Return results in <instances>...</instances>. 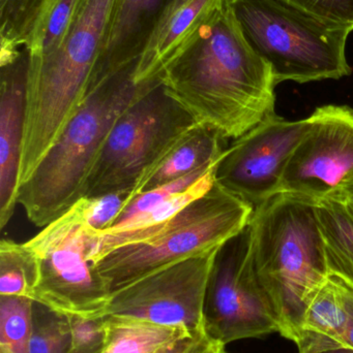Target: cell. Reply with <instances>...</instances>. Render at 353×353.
Listing matches in <instances>:
<instances>
[{
	"mask_svg": "<svg viewBox=\"0 0 353 353\" xmlns=\"http://www.w3.org/2000/svg\"><path fill=\"white\" fill-rule=\"evenodd\" d=\"M160 82L198 125L225 141L277 115L273 72L245 37L230 0H219Z\"/></svg>",
	"mask_w": 353,
	"mask_h": 353,
	"instance_id": "obj_1",
	"label": "cell"
},
{
	"mask_svg": "<svg viewBox=\"0 0 353 353\" xmlns=\"http://www.w3.org/2000/svg\"><path fill=\"white\" fill-rule=\"evenodd\" d=\"M120 0H80L61 45L27 59L26 117L19 187L28 180L88 94Z\"/></svg>",
	"mask_w": 353,
	"mask_h": 353,
	"instance_id": "obj_2",
	"label": "cell"
},
{
	"mask_svg": "<svg viewBox=\"0 0 353 353\" xmlns=\"http://www.w3.org/2000/svg\"><path fill=\"white\" fill-rule=\"evenodd\" d=\"M317 201L279 192L253 212L251 259L283 337L296 342L305 313L330 278Z\"/></svg>",
	"mask_w": 353,
	"mask_h": 353,
	"instance_id": "obj_3",
	"label": "cell"
},
{
	"mask_svg": "<svg viewBox=\"0 0 353 353\" xmlns=\"http://www.w3.org/2000/svg\"><path fill=\"white\" fill-rule=\"evenodd\" d=\"M133 64L91 87L53 146L19 188L18 203L37 228H45L82 199L89 173L120 116L160 84H138L133 78Z\"/></svg>",
	"mask_w": 353,
	"mask_h": 353,
	"instance_id": "obj_4",
	"label": "cell"
},
{
	"mask_svg": "<svg viewBox=\"0 0 353 353\" xmlns=\"http://www.w3.org/2000/svg\"><path fill=\"white\" fill-rule=\"evenodd\" d=\"M242 33L269 64L276 83L338 80L352 70L346 43L352 29L281 0H230Z\"/></svg>",
	"mask_w": 353,
	"mask_h": 353,
	"instance_id": "obj_5",
	"label": "cell"
},
{
	"mask_svg": "<svg viewBox=\"0 0 353 353\" xmlns=\"http://www.w3.org/2000/svg\"><path fill=\"white\" fill-rule=\"evenodd\" d=\"M253 208L215 182L149 240L120 247L95 263L110 294L166 268L220 248L242 232Z\"/></svg>",
	"mask_w": 353,
	"mask_h": 353,
	"instance_id": "obj_6",
	"label": "cell"
},
{
	"mask_svg": "<svg viewBox=\"0 0 353 353\" xmlns=\"http://www.w3.org/2000/svg\"><path fill=\"white\" fill-rule=\"evenodd\" d=\"M197 125L160 83L120 116L89 173L83 197L133 191Z\"/></svg>",
	"mask_w": 353,
	"mask_h": 353,
	"instance_id": "obj_7",
	"label": "cell"
},
{
	"mask_svg": "<svg viewBox=\"0 0 353 353\" xmlns=\"http://www.w3.org/2000/svg\"><path fill=\"white\" fill-rule=\"evenodd\" d=\"M25 245L39 267L35 302L68 317L107 316L111 294L89 259L93 240L82 199Z\"/></svg>",
	"mask_w": 353,
	"mask_h": 353,
	"instance_id": "obj_8",
	"label": "cell"
},
{
	"mask_svg": "<svg viewBox=\"0 0 353 353\" xmlns=\"http://www.w3.org/2000/svg\"><path fill=\"white\" fill-rule=\"evenodd\" d=\"M203 327L221 345L279 332L271 302L251 259V228L224 243L207 282Z\"/></svg>",
	"mask_w": 353,
	"mask_h": 353,
	"instance_id": "obj_9",
	"label": "cell"
},
{
	"mask_svg": "<svg viewBox=\"0 0 353 353\" xmlns=\"http://www.w3.org/2000/svg\"><path fill=\"white\" fill-rule=\"evenodd\" d=\"M309 128V117L288 121L275 115L261 122L225 149L215 182L257 209L281 191L286 165Z\"/></svg>",
	"mask_w": 353,
	"mask_h": 353,
	"instance_id": "obj_10",
	"label": "cell"
},
{
	"mask_svg": "<svg viewBox=\"0 0 353 353\" xmlns=\"http://www.w3.org/2000/svg\"><path fill=\"white\" fill-rule=\"evenodd\" d=\"M218 249L166 268L113 292L107 316L120 315L158 325L184 327L191 333L204 329L205 292Z\"/></svg>",
	"mask_w": 353,
	"mask_h": 353,
	"instance_id": "obj_11",
	"label": "cell"
},
{
	"mask_svg": "<svg viewBox=\"0 0 353 353\" xmlns=\"http://www.w3.org/2000/svg\"><path fill=\"white\" fill-rule=\"evenodd\" d=\"M292 153L280 192L312 201L330 199L353 181V109L325 105Z\"/></svg>",
	"mask_w": 353,
	"mask_h": 353,
	"instance_id": "obj_12",
	"label": "cell"
},
{
	"mask_svg": "<svg viewBox=\"0 0 353 353\" xmlns=\"http://www.w3.org/2000/svg\"><path fill=\"white\" fill-rule=\"evenodd\" d=\"M219 0H168L158 12L133 65L138 84L161 83L166 68L196 39Z\"/></svg>",
	"mask_w": 353,
	"mask_h": 353,
	"instance_id": "obj_13",
	"label": "cell"
},
{
	"mask_svg": "<svg viewBox=\"0 0 353 353\" xmlns=\"http://www.w3.org/2000/svg\"><path fill=\"white\" fill-rule=\"evenodd\" d=\"M0 86V228L18 203L26 117L27 56L1 68Z\"/></svg>",
	"mask_w": 353,
	"mask_h": 353,
	"instance_id": "obj_14",
	"label": "cell"
},
{
	"mask_svg": "<svg viewBox=\"0 0 353 353\" xmlns=\"http://www.w3.org/2000/svg\"><path fill=\"white\" fill-rule=\"evenodd\" d=\"M346 285L333 276L321 286L305 313L298 339L300 353H318L345 347L347 313Z\"/></svg>",
	"mask_w": 353,
	"mask_h": 353,
	"instance_id": "obj_15",
	"label": "cell"
},
{
	"mask_svg": "<svg viewBox=\"0 0 353 353\" xmlns=\"http://www.w3.org/2000/svg\"><path fill=\"white\" fill-rule=\"evenodd\" d=\"M224 141L217 132L197 125L146 178L135 186L132 196L173 182L203 168L217 165L225 151Z\"/></svg>",
	"mask_w": 353,
	"mask_h": 353,
	"instance_id": "obj_16",
	"label": "cell"
},
{
	"mask_svg": "<svg viewBox=\"0 0 353 353\" xmlns=\"http://www.w3.org/2000/svg\"><path fill=\"white\" fill-rule=\"evenodd\" d=\"M161 3L162 0H120L97 77L111 76L134 63L133 39L149 17L160 12Z\"/></svg>",
	"mask_w": 353,
	"mask_h": 353,
	"instance_id": "obj_17",
	"label": "cell"
},
{
	"mask_svg": "<svg viewBox=\"0 0 353 353\" xmlns=\"http://www.w3.org/2000/svg\"><path fill=\"white\" fill-rule=\"evenodd\" d=\"M330 276L353 290V212L334 199L316 203Z\"/></svg>",
	"mask_w": 353,
	"mask_h": 353,
	"instance_id": "obj_18",
	"label": "cell"
},
{
	"mask_svg": "<svg viewBox=\"0 0 353 353\" xmlns=\"http://www.w3.org/2000/svg\"><path fill=\"white\" fill-rule=\"evenodd\" d=\"M104 323L105 342L102 353H158L193 334L184 327L158 325L120 315L104 317Z\"/></svg>",
	"mask_w": 353,
	"mask_h": 353,
	"instance_id": "obj_19",
	"label": "cell"
},
{
	"mask_svg": "<svg viewBox=\"0 0 353 353\" xmlns=\"http://www.w3.org/2000/svg\"><path fill=\"white\" fill-rule=\"evenodd\" d=\"M80 0H39L19 46L24 45L27 59L47 57L58 49L70 28Z\"/></svg>",
	"mask_w": 353,
	"mask_h": 353,
	"instance_id": "obj_20",
	"label": "cell"
},
{
	"mask_svg": "<svg viewBox=\"0 0 353 353\" xmlns=\"http://www.w3.org/2000/svg\"><path fill=\"white\" fill-rule=\"evenodd\" d=\"M39 280L35 254L25 243L10 239L0 242V296H20L33 301Z\"/></svg>",
	"mask_w": 353,
	"mask_h": 353,
	"instance_id": "obj_21",
	"label": "cell"
},
{
	"mask_svg": "<svg viewBox=\"0 0 353 353\" xmlns=\"http://www.w3.org/2000/svg\"><path fill=\"white\" fill-rule=\"evenodd\" d=\"M33 301L0 296V353H30Z\"/></svg>",
	"mask_w": 353,
	"mask_h": 353,
	"instance_id": "obj_22",
	"label": "cell"
},
{
	"mask_svg": "<svg viewBox=\"0 0 353 353\" xmlns=\"http://www.w3.org/2000/svg\"><path fill=\"white\" fill-rule=\"evenodd\" d=\"M70 319L33 301L30 353H70Z\"/></svg>",
	"mask_w": 353,
	"mask_h": 353,
	"instance_id": "obj_23",
	"label": "cell"
},
{
	"mask_svg": "<svg viewBox=\"0 0 353 353\" xmlns=\"http://www.w3.org/2000/svg\"><path fill=\"white\" fill-rule=\"evenodd\" d=\"M216 165H217L203 168V169L182 176L178 180L173 181V182L161 185V186L144 191V192L133 197L132 201L126 205L120 217L116 219L115 223L108 230L122 228V226L126 225L133 220L136 219L139 216L147 213L153 208L158 207L165 201H169L175 195L184 192L187 189L190 188L192 185H194L197 181L200 180L207 174L211 173L215 170Z\"/></svg>",
	"mask_w": 353,
	"mask_h": 353,
	"instance_id": "obj_24",
	"label": "cell"
},
{
	"mask_svg": "<svg viewBox=\"0 0 353 353\" xmlns=\"http://www.w3.org/2000/svg\"><path fill=\"white\" fill-rule=\"evenodd\" d=\"M132 191H116L95 197H83L86 226L95 232H106L132 201Z\"/></svg>",
	"mask_w": 353,
	"mask_h": 353,
	"instance_id": "obj_25",
	"label": "cell"
},
{
	"mask_svg": "<svg viewBox=\"0 0 353 353\" xmlns=\"http://www.w3.org/2000/svg\"><path fill=\"white\" fill-rule=\"evenodd\" d=\"M39 0H0L2 47L17 50L19 39Z\"/></svg>",
	"mask_w": 353,
	"mask_h": 353,
	"instance_id": "obj_26",
	"label": "cell"
},
{
	"mask_svg": "<svg viewBox=\"0 0 353 353\" xmlns=\"http://www.w3.org/2000/svg\"><path fill=\"white\" fill-rule=\"evenodd\" d=\"M70 353L102 352L105 342L104 319H88L70 316Z\"/></svg>",
	"mask_w": 353,
	"mask_h": 353,
	"instance_id": "obj_27",
	"label": "cell"
},
{
	"mask_svg": "<svg viewBox=\"0 0 353 353\" xmlns=\"http://www.w3.org/2000/svg\"><path fill=\"white\" fill-rule=\"evenodd\" d=\"M317 18L353 30V0H281Z\"/></svg>",
	"mask_w": 353,
	"mask_h": 353,
	"instance_id": "obj_28",
	"label": "cell"
},
{
	"mask_svg": "<svg viewBox=\"0 0 353 353\" xmlns=\"http://www.w3.org/2000/svg\"><path fill=\"white\" fill-rule=\"evenodd\" d=\"M224 347L213 341L202 329L166 346L158 353H218Z\"/></svg>",
	"mask_w": 353,
	"mask_h": 353,
	"instance_id": "obj_29",
	"label": "cell"
},
{
	"mask_svg": "<svg viewBox=\"0 0 353 353\" xmlns=\"http://www.w3.org/2000/svg\"><path fill=\"white\" fill-rule=\"evenodd\" d=\"M345 306L347 313L345 334H344V346L353 350V290L346 286Z\"/></svg>",
	"mask_w": 353,
	"mask_h": 353,
	"instance_id": "obj_30",
	"label": "cell"
},
{
	"mask_svg": "<svg viewBox=\"0 0 353 353\" xmlns=\"http://www.w3.org/2000/svg\"><path fill=\"white\" fill-rule=\"evenodd\" d=\"M330 199L342 201L353 212V181L350 184L346 185L337 194L334 195L333 197H330Z\"/></svg>",
	"mask_w": 353,
	"mask_h": 353,
	"instance_id": "obj_31",
	"label": "cell"
},
{
	"mask_svg": "<svg viewBox=\"0 0 353 353\" xmlns=\"http://www.w3.org/2000/svg\"><path fill=\"white\" fill-rule=\"evenodd\" d=\"M318 353H353V350L350 347H340L336 348V350H325V352Z\"/></svg>",
	"mask_w": 353,
	"mask_h": 353,
	"instance_id": "obj_32",
	"label": "cell"
},
{
	"mask_svg": "<svg viewBox=\"0 0 353 353\" xmlns=\"http://www.w3.org/2000/svg\"><path fill=\"white\" fill-rule=\"evenodd\" d=\"M218 353H227V352H225V347H224V348H222V350H220V352Z\"/></svg>",
	"mask_w": 353,
	"mask_h": 353,
	"instance_id": "obj_33",
	"label": "cell"
},
{
	"mask_svg": "<svg viewBox=\"0 0 353 353\" xmlns=\"http://www.w3.org/2000/svg\"><path fill=\"white\" fill-rule=\"evenodd\" d=\"M99 353H102V352H99Z\"/></svg>",
	"mask_w": 353,
	"mask_h": 353,
	"instance_id": "obj_34",
	"label": "cell"
}]
</instances>
